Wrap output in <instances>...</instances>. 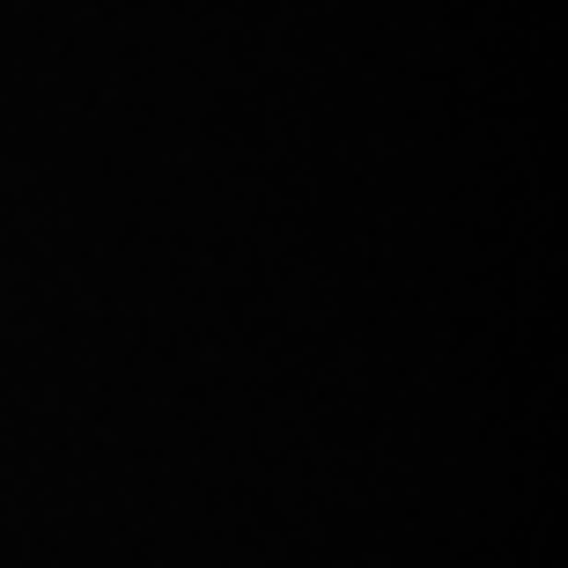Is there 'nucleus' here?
Masks as SVG:
<instances>
[]
</instances>
